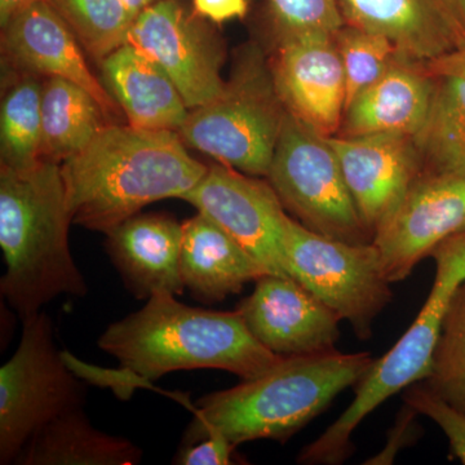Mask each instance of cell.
<instances>
[{
  "label": "cell",
  "instance_id": "cell-11",
  "mask_svg": "<svg viewBox=\"0 0 465 465\" xmlns=\"http://www.w3.org/2000/svg\"><path fill=\"white\" fill-rule=\"evenodd\" d=\"M202 18L176 0H159L137 15L127 42L170 76L189 109L216 99L226 82L224 47Z\"/></svg>",
  "mask_w": 465,
  "mask_h": 465
},
{
  "label": "cell",
  "instance_id": "cell-16",
  "mask_svg": "<svg viewBox=\"0 0 465 465\" xmlns=\"http://www.w3.org/2000/svg\"><path fill=\"white\" fill-rule=\"evenodd\" d=\"M2 30L3 52L21 72L66 79L91 94L106 114L118 110V104L85 63L74 33L50 0L34 3Z\"/></svg>",
  "mask_w": 465,
  "mask_h": 465
},
{
  "label": "cell",
  "instance_id": "cell-17",
  "mask_svg": "<svg viewBox=\"0 0 465 465\" xmlns=\"http://www.w3.org/2000/svg\"><path fill=\"white\" fill-rule=\"evenodd\" d=\"M345 23L387 36L402 56L430 64L457 51L465 24L454 0H339Z\"/></svg>",
  "mask_w": 465,
  "mask_h": 465
},
{
  "label": "cell",
  "instance_id": "cell-28",
  "mask_svg": "<svg viewBox=\"0 0 465 465\" xmlns=\"http://www.w3.org/2000/svg\"><path fill=\"white\" fill-rule=\"evenodd\" d=\"M335 43L344 69L347 108L390 70L401 54L387 36L351 24L335 34Z\"/></svg>",
  "mask_w": 465,
  "mask_h": 465
},
{
  "label": "cell",
  "instance_id": "cell-2",
  "mask_svg": "<svg viewBox=\"0 0 465 465\" xmlns=\"http://www.w3.org/2000/svg\"><path fill=\"white\" fill-rule=\"evenodd\" d=\"M72 223L61 164L41 159L26 168L0 167V292L21 320L58 296L87 295L70 251Z\"/></svg>",
  "mask_w": 465,
  "mask_h": 465
},
{
  "label": "cell",
  "instance_id": "cell-26",
  "mask_svg": "<svg viewBox=\"0 0 465 465\" xmlns=\"http://www.w3.org/2000/svg\"><path fill=\"white\" fill-rule=\"evenodd\" d=\"M85 52L96 60L127 45L136 16L124 0H50Z\"/></svg>",
  "mask_w": 465,
  "mask_h": 465
},
{
  "label": "cell",
  "instance_id": "cell-33",
  "mask_svg": "<svg viewBox=\"0 0 465 465\" xmlns=\"http://www.w3.org/2000/svg\"><path fill=\"white\" fill-rule=\"evenodd\" d=\"M249 3L250 0H193L195 14L216 24L246 16Z\"/></svg>",
  "mask_w": 465,
  "mask_h": 465
},
{
  "label": "cell",
  "instance_id": "cell-22",
  "mask_svg": "<svg viewBox=\"0 0 465 465\" xmlns=\"http://www.w3.org/2000/svg\"><path fill=\"white\" fill-rule=\"evenodd\" d=\"M143 451L124 437L101 432L84 407L64 412L27 440L15 460L20 465H134Z\"/></svg>",
  "mask_w": 465,
  "mask_h": 465
},
{
  "label": "cell",
  "instance_id": "cell-6",
  "mask_svg": "<svg viewBox=\"0 0 465 465\" xmlns=\"http://www.w3.org/2000/svg\"><path fill=\"white\" fill-rule=\"evenodd\" d=\"M286 113L271 61L259 45H249L238 54L222 94L192 109L179 134L219 163L266 177Z\"/></svg>",
  "mask_w": 465,
  "mask_h": 465
},
{
  "label": "cell",
  "instance_id": "cell-21",
  "mask_svg": "<svg viewBox=\"0 0 465 465\" xmlns=\"http://www.w3.org/2000/svg\"><path fill=\"white\" fill-rule=\"evenodd\" d=\"M100 63L103 84L124 110L128 124L179 133L191 112L157 64L128 43Z\"/></svg>",
  "mask_w": 465,
  "mask_h": 465
},
{
  "label": "cell",
  "instance_id": "cell-36",
  "mask_svg": "<svg viewBox=\"0 0 465 465\" xmlns=\"http://www.w3.org/2000/svg\"><path fill=\"white\" fill-rule=\"evenodd\" d=\"M127 7L133 11L134 16L137 17V15L140 12H143V9L150 7V5H154V3L159 2V0H124Z\"/></svg>",
  "mask_w": 465,
  "mask_h": 465
},
{
  "label": "cell",
  "instance_id": "cell-14",
  "mask_svg": "<svg viewBox=\"0 0 465 465\" xmlns=\"http://www.w3.org/2000/svg\"><path fill=\"white\" fill-rule=\"evenodd\" d=\"M277 43L271 66L284 108L318 134L335 136L347 103L335 35L302 34L277 39Z\"/></svg>",
  "mask_w": 465,
  "mask_h": 465
},
{
  "label": "cell",
  "instance_id": "cell-25",
  "mask_svg": "<svg viewBox=\"0 0 465 465\" xmlns=\"http://www.w3.org/2000/svg\"><path fill=\"white\" fill-rule=\"evenodd\" d=\"M43 84L21 76L5 92L0 108L2 166L26 168L41 161Z\"/></svg>",
  "mask_w": 465,
  "mask_h": 465
},
{
  "label": "cell",
  "instance_id": "cell-15",
  "mask_svg": "<svg viewBox=\"0 0 465 465\" xmlns=\"http://www.w3.org/2000/svg\"><path fill=\"white\" fill-rule=\"evenodd\" d=\"M361 219L374 238L378 226L424 171L418 139L402 134L329 137Z\"/></svg>",
  "mask_w": 465,
  "mask_h": 465
},
{
  "label": "cell",
  "instance_id": "cell-37",
  "mask_svg": "<svg viewBox=\"0 0 465 465\" xmlns=\"http://www.w3.org/2000/svg\"><path fill=\"white\" fill-rule=\"evenodd\" d=\"M455 5H457L459 14L463 18L465 24V0H454Z\"/></svg>",
  "mask_w": 465,
  "mask_h": 465
},
{
  "label": "cell",
  "instance_id": "cell-5",
  "mask_svg": "<svg viewBox=\"0 0 465 465\" xmlns=\"http://www.w3.org/2000/svg\"><path fill=\"white\" fill-rule=\"evenodd\" d=\"M430 258L436 262V277L427 302L409 330L393 348L367 371L354 387V400L318 439L300 451L298 463L338 465L354 451L351 436L366 416L394 394L430 371L443 317L451 299L465 281V232L439 244Z\"/></svg>",
  "mask_w": 465,
  "mask_h": 465
},
{
  "label": "cell",
  "instance_id": "cell-8",
  "mask_svg": "<svg viewBox=\"0 0 465 465\" xmlns=\"http://www.w3.org/2000/svg\"><path fill=\"white\" fill-rule=\"evenodd\" d=\"M14 356L0 369V464L15 463L36 430L54 418L84 407V385L54 341L45 312L24 318Z\"/></svg>",
  "mask_w": 465,
  "mask_h": 465
},
{
  "label": "cell",
  "instance_id": "cell-27",
  "mask_svg": "<svg viewBox=\"0 0 465 465\" xmlns=\"http://www.w3.org/2000/svg\"><path fill=\"white\" fill-rule=\"evenodd\" d=\"M424 384L465 414V281L450 302Z\"/></svg>",
  "mask_w": 465,
  "mask_h": 465
},
{
  "label": "cell",
  "instance_id": "cell-10",
  "mask_svg": "<svg viewBox=\"0 0 465 465\" xmlns=\"http://www.w3.org/2000/svg\"><path fill=\"white\" fill-rule=\"evenodd\" d=\"M183 201L222 226L266 273L289 275L286 238L290 216L268 180L217 163L207 168L203 179Z\"/></svg>",
  "mask_w": 465,
  "mask_h": 465
},
{
  "label": "cell",
  "instance_id": "cell-4",
  "mask_svg": "<svg viewBox=\"0 0 465 465\" xmlns=\"http://www.w3.org/2000/svg\"><path fill=\"white\" fill-rule=\"evenodd\" d=\"M97 344L149 382L197 369L223 370L249 381L282 358L251 335L237 311L189 307L170 292L154 293L145 307L109 324Z\"/></svg>",
  "mask_w": 465,
  "mask_h": 465
},
{
  "label": "cell",
  "instance_id": "cell-34",
  "mask_svg": "<svg viewBox=\"0 0 465 465\" xmlns=\"http://www.w3.org/2000/svg\"><path fill=\"white\" fill-rule=\"evenodd\" d=\"M434 74H457L465 76V41L457 51L430 64Z\"/></svg>",
  "mask_w": 465,
  "mask_h": 465
},
{
  "label": "cell",
  "instance_id": "cell-23",
  "mask_svg": "<svg viewBox=\"0 0 465 465\" xmlns=\"http://www.w3.org/2000/svg\"><path fill=\"white\" fill-rule=\"evenodd\" d=\"M105 112L84 88L50 76L42 90L41 158L63 164L106 127Z\"/></svg>",
  "mask_w": 465,
  "mask_h": 465
},
{
  "label": "cell",
  "instance_id": "cell-12",
  "mask_svg": "<svg viewBox=\"0 0 465 465\" xmlns=\"http://www.w3.org/2000/svg\"><path fill=\"white\" fill-rule=\"evenodd\" d=\"M465 232V177L421 173L376 229L372 243L391 284L443 241Z\"/></svg>",
  "mask_w": 465,
  "mask_h": 465
},
{
  "label": "cell",
  "instance_id": "cell-35",
  "mask_svg": "<svg viewBox=\"0 0 465 465\" xmlns=\"http://www.w3.org/2000/svg\"><path fill=\"white\" fill-rule=\"evenodd\" d=\"M36 2H39V0H0V26H2V29L16 15Z\"/></svg>",
  "mask_w": 465,
  "mask_h": 465
},
{
  "label": "cell",
  "instance_id": "cell-29",
  "mask_svg": "<svg viewBox=\"0 0 465 465\" xmlns=\"http://www.w3.org/2000/svg\"><path fill=\"white\" fill-rule=\"evenodd\" d=\"M275 38L329 34L335 35L345 25L339 0H269Z\"/></svg>",
  "mask_w": 465,
  "mask_h": 465
},
{
  "label": "cell",
  "instance_id": "cell-31",
  "mask_svg": "<svg viewBox=\"0 0 465 465\" xmlns=\"http://www.w3.org/2000/svg\"><path fill=\"white\" fill-rule=\"evenodd\" d=\"M418 416H420V414L416 411L414 407L403 402V406L401 407L399 414L396 416L394 424L388 430L387 442H385L384 448L374 457L363 461V464H393L402 450L414 446L420 440L421 433H423V428H421L420 423L418 421Z\"/></svg>",
  "mask_w": 465,
  "mask_h": 465
},
{
  "label": "cell",
  "instance_id": "cell-18",
  "mask_svg": "<svg viewBox=\"0 0 465 465\" xmlns=\"http://www.w3.org/2000/svg\"><path fill=\"white\" fill-rule=\"evenodd\" d=\"M436 82L427 64L400 54L378 82L345 108L338 134H402L418 139L432 109Z\"/></svg>",
  "mask_w": 465,
  "mask_h": 465
},
{
  "label": "cell",
  "instance_id": "cell-9",
  "mask_svg": "<svg viewBox=\"0 0 465 465\" xmlns=\"http://www.w3.org/2000/svg\"><path fill=\"white\" fill-rule=\"evenodd\" d=\"M286 252L290 277L347 321L360 341H369L393 298L375 244L324 237L290 216Z\"/></svg>",
  "mask_w": 465,
  "mask_h": 465
},
{
  "label": "cell",
  "instance_id": "cell-7",
  "mask_svg": "<svg viewBox=\"0 0 465 465\" xmlns=\"http://www.w3.org/2000/svg\"><path fill=\"white\" fill-rule=\"evenodd\" d=\"M266 179L284 210L309 231L348 243L372 242L329 137L289 112Z\"/></svg>",
  "mask_w": 465,
  "mask_h": 465
},
{
  "label": "cell",
  "instance_id": "cell-30",
  "mask_svg": "<svg viewBox=\"0 0 465 465\" xmlns=\"http://www.w3.org/2000/svg\"><path fill=\"white\" fill-rule=\"evenodd\" d=\"M403 402L414 407L439 425L448 437L450 451L465 465V414L434 394L423 381L415 382L403 391Z\"/></svg>",
  "mask_w": 465,
  "mask_h": 465
},
{
  "label": "cell",
  "instance_id": "cell-24",
  "mask_svg": "<svg viewBox=\"0 0 465 465\" xmlns=\"http://www.w3.org/2000/svg\"><path fill=\"white\" fill-rule=\"evenodd\" d=\"M436 78L432 109L418 137L423 173L465 177V76Z\"/></svg>",
  "mask_w": 465,
  "mask_h": 465
},
{
  "label": "cell",
  "instance_id": "cell-1",
  "mask_svg": "<svg viewBox=\"0 0 465 465\" xmlns=\"http://www.w3.org/2000/svg\"><path fill=\"white\" fill-rule=\"evenodd\" d=\"M207 168L176 131L130 124L106 125L61 164L73 223L105 234L150 203L183 200Z\"/></svg>",
  "mask_w": 465,
  "mask_h": 465
},
{
  "label": "cell",
  "instance_id": "cell-32",
  "mask_svg": "<svg viewBox=\"0 0 465 465\" xmlns=\"http://www.w3.org/2000/svg\"><path fill=\"white\" fill-rule=\"evenodd\" d=\"M237 446L232 445L222 436H211L207 439L183 445L174 457V464L182 465H228L234 463L232 454Z\"/></svg>",
  "mask_w": 465,
  "mask_h": 465
},
{
  "label": "cell",
  "instance_id": "cell-13",
  "mask_svg": "<svg viewBox=\"0 0 465 465\" xmlns=\"http://www.w3.org/2000/svg\"><path fill=\"white\" fill-rule=\"evenodd\" d=\"M235 311L251 335L277 356L326 353L341 339V318L289 275H262Z\"/></svg>",
  "mask_w": 465,
  "mask_h": 465
},
{
  "label": "cell",
  "instance_id": "cell-19",
  "mask_svg": "<svg viewBox=\"0 0 465 465\" xmlns=\"http://www.w3.org/2000/svg\"><path fill=\"white\" fill-rule=\"evenodd\" d=\"M106 235L109 258L134 298L182 295L183 223L163 213H137Z\"/></svg>",
  "mask_w": 465,
  "mask_h": 465
},
{
  "label": "cell",
  "instance_id": "cell-3",
  "mask_svg": "<svg viewBox=\"0 0 465 465\" xmlns=\"http://www.w3.org/2000/svg\"><path fill=\"white\" fill-rule=\"evenodd\" d=\"M374 362L367 351L338 349L282 357L264 374L202 397L183 445L211 436L224 437L235 446L259 440L286 442L341 391L356 387Z\"/></svg>",
  "mask_w": 465,
  "mask_h": 465
},
{
  "label": "cell",
  "instance_id": "cell-20",
  "mask_svg": "<svg viewBox=\"0 0 465 465\" xmlns=\"http://www.w3.org/2000/svg\"><path fill=\"white\" fill-rule=\"evenodd\" d=\"M264 274L262 265L203 213L183 223L180 275L198 302H223Z\"/></svg>",
  "mask_w": 465,
  "mask_h": 465
}]
</instances>
